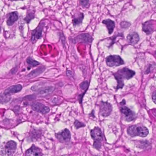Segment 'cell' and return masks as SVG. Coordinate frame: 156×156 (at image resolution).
<instances>
[{"label":"cell","instance_id":"5bb4252c","mask_svg":"<svg viewBox=\"0 0 156 156\" xmlns=\"http://www.w3.org/2000/svg\"><path fill=\"white\" fill-rule=\"evenodd\" d=\"M22 89V86L20 84L11 86L5 90L4 94L9 95L10 94H15L20 92Z\"/></svg>","mask_w":156,"mask_h":156},{"label":"cell","instance_id":"8992f818","mask_svg":"<svg viewBox=\"0 0 156 156\" xmlns=\"http://www.w3.org/2000/svg\"><path fill=\"white\" fill-rule=\"evenodd\" d=\"M57 139L62 143H67L71 139V134L68 129H65L62 131L56 134Z\"/></svg>","mask_w":156,"mask_h":156},{"label":"cell","instance_id":"4fadbf2b","mask_svg":"<svg viewBox=\"0 0 156 156\" xmlns=\"http://www.w3.org/2000/svg\"><path fill=\"white\" fill-rule=\"evenodd\" d=\"M102 23L106 25L109 35H111L113 32L114 29L115 27V23L114 22L110 19H107L104 20L102 21Z\"/></svg>","mask_w":156,"mask_h":156},{"label":"cell","instance_id":"2e32d148","mask_svg":"<svg viewBox=\"0 0 156 156\" xmlns=\"http://www.w3.org/2000/svg\"><path fill=\"white\" fill-rule=\"evenodd\" d=\"M18 15L17 12H12L10 14L8 19L7 21V24L8 25H12L18 19Z\"/></svg>","mask_w":156,"mask_h":156},{"label":"cell","instance_id":"6da1fadb","mask_svg":"<svg viewBox=\"0 0 156 156\" xmlns=\"http://www.w3.org/2000/svg\"><path fill=\"white\" fill-rule=\"evenodd\" d=\"M135 73L134 71L126 68H124L122 69L117 71L116 73H115V78L116 79L117 81V89L119 88H122L124 86L123 80L124 79H129L131 78L134 75Z\"/></svg>","mask_w":156,"mask_h":156},{"label":"cell","instance_id":"ba28073f","mask_svg":"<svg viewBox=\"0 0 156 156\" xmlns=\"http://www.w3.org/2000/svg\"><path fill=\"white\" fill-rule=\"evenodd\" d=\"M31 107L34 111L40 113L42 114H46L50 111V108L44 105L39 102H35L31 105Z\"/></svg>","mask_w":156,"mask_h":156},{"label":"cell","instance_id":"9c48e42d","mask_svg":"<svg viewBox=\"0 0 156 156\" xmlns=\"http://www.w3.org/2000/svg\"><path fill=\"white\" fill-rule=\"evenodd\" d=\"M93 38L92 37L87 34H83L77 36L73 39V43L76 42H82L85 44H89L92 43Z\"/></svg>","mask_w":156,"mask_h":156},{"label":"cell","instance_id":"d6986e66","mask_svg":"<svg viewBox=\"0 0 156 156\" xmlns=\"http://www.w3.org/2000/svg\"><path fill=\"white\" fill-rule=\"evenodd\" d=\"M54 88L51 86V87H47L43 90H41L39 94L41 96H46L51 94L54 91Z\"/></svg>","mask_w":156,"mask_h":156},{"label":"cell","instance_id":"8fae6325","mask_svg":"<svg viewBox=\"0 0 156 156\" xmlns=\"http://www.w3.org/2000/svg\"><path fill=\"white\" fill-rule=\"evenodd\" d=\"M43 155L40 148L33 145L30 149L26 152V156H41Z\"/></svg>","mask_w":156,"mask_h":156},{"label":"cell","instance_id":"44dd1931","mask_svg":"<svg viewBox=\"0 0 156 156\" xmlns=\"http://www.w3.org/2000/svg\"><path fill=\"white\" fill-rule=\"evenodd\" d=\"M27 62L31 65V66L34 67V66H37V65H38L39 64V63L37 62V61H35L34 59H32L31 57H29L28 58L27 60Z\"/></svg>","mask_w":156,"mask_h":156},{"label":"cell","instance_id":"277c9868","mask_svg":"<svg viewBox=\"0 0 156 156\" xmlns=\"http://www.w3.org/2000/svg\"><path fill=\"white\" fill-rule=\"evenodd\" d=\"M106 63L110 67H114L123 65L124 62L119 55H111L106 57Z\"/></svg>","mask_w":156,"mask_h":156},{"label":"cell","instance_id":"9a60e30c","mask_svg":"<svg viewBox=\"0 0 156 156\" xmlns=\"http://www.w3.org/2000/svg\"><path fill=\"white\" fill-rule=\"evenodd\" d=\"M127 41L132 45H135L138 43L139 40L138 35L137 33H132L129 34L127 37Z\"/></svg>","mask_w":156,"mask_h":156},{"label":"cell","instance_id":"603a6c76","mask_svg":"<svg viewBox=\"0 0 156 156\" xmlns=\"http://www.w3.org/2000/svg\"><path fill=\"white\" fill-rule=\"evenodd\" d=\"M89 86V83L88 81H84L80 84V88L82 90H87Z\"/></svg>","mask_w":156,"mask_h":156},{"label":"cell","instance_id":"ffe728a7","mask_svg":"<svg viewBox=\"0 0 156 156\" xmlns=\"http://www.w3.org/2000/svg\"><path fill=\"white\" fill-rule=\"evenodd\" d=\"M45 68H39L35 70L34 71H32L31 73L28 75L29 77H35V76H38L39 74L42 73L43 71H44Z\"/></svg>","mask_w":156,"mask_h":156},{"label":"cell","instance_id":"484cf974","mask_svg":"<svg viewBox=\"0 0 156 156\" xmlns=\"http://www.w3.org/2000/svg\"><path fill=\"white\" fill-rule=\"evenodd\" d=\"M130 23H128V22H122L121 24V27H122V28H127L130 26Z\"/></svg>","mask_w":156,"mask_h":156},{"label":"cell","instance_id":"5b68a950","mask_svg":"<svg viewBox=\"0 0 156 156\" xmlns=\"http://www.w3.org/2000/svg\"><path fill=\"white\" fill-rule=\"evenodd\" d=\"M112 107L111 104L108 102H101L99 108V114L103 117H107L111 115Z\"/></svg>","mask_w":156,"mask_h":156},{"label":"cell","instance_id":"cb8c5ba5","mask_svg":"<svg viewBox=\"0 0 156 156\" xmlns=\"http://www.w3.org/2000/svg\"><path fill=\"white\" fill-rule=\"evenodd\" d=\"M74 126H75L77 129H79L81 127H84L85 126V124L79 121L76 120L74 123Z\"/></svg>","mask_w":156,"mask_h":156},{"label":"cell","instance_id":"30bf717a","mask_svg":"<svg viewBox=\"0 0 156 156\" xmlns=\"http://www.w3.org/2000/svg\"><path fill=\"white\" fill-rule=\"evenodd\" d=\"M44 25V24H41V25H39L36 29L33 31L31 39L33 43H34L37 39L41 38Z\"/></svg>","mask_w":156,"mask_h":156},{"label":"cell","instance_id":"f546056e","mask_svg":"<svg viewBox=\"0 0 156 156\" xmlns=\"http://www.w3.org/2000/svg\"><path fill=\"white\" fill-rule=\"evenodd\" d=\"M155 4H156V0H155Z\"/></svg>","mask_w":156,"mask_h":156},{"label":"cell","instance_id":"d4e9b609","mask_svg":"<svg viewBox=\"0 0 156 156\" xmlns=\"http://www.w3.org/2000/svg\"><path fill=\"white\" fill-rule=\"evenodd\" d=\"M80 2L82 7L86 8L89 5V0H80Z\"/></svg>","mask_w":156,"mask_h":156},{"label":"cell","instance_id":"83f0119b","mask_svg":"<svg viewBox=\"0 0 156 156\" xmlns=\"http://www.w3.org/2000/svg\"><path fill=\"white\" fill-rule=\"evenodd\" d=\"M152 98L153 102L156 104V91H155V92L153 93V95H152Z\"/></svg>","mask_w":156,"mask_h":156},{"label":"cell","instance_id":"7402d4cb","mask_svg":"<svg viewBox=\"0 0 156 156\" xmlns=\"http://www.w3.org/2000/svg\"><path fill=\"white\" fill-rule=\"evenodd\" d=\"M10 98L8 96V95L4 94V95L0 96V103H5L8 102Z\"/></svg>","mask_w":156,"mask_h":156},{"label":"cell","instance_id":"52a82bcc","mask_svg":"<svg viewBox=\"0 0 156 156\" xmlns=\"http://www.w3.org/2000/svg\"><path fill=\"white\" fill-rule=\"evenodd\" d=\"M17 149V144L13 141H8L4 147V155L7 156L13 155Z\"/></svg>","mask_w":156,"mask_h":156},{"label":"cell","instance_id":"4316f807","mask_svg":"<svg viewBox=\"0 0 156 156\" xmlns=\"http://www.w3.org/2000/svg\"><path fill=\"white\" fill-rule=\"evenodd\" d=\"M34 18V14H29V15H28L27 17L26 18L25 20H26V21L28 23H29V22L30 21V20H32V19Z\"/></svg>","mask_w":156,"mask_h":156},{"label":"cell","instance_id":"7a4b0ae2","mask_svg":"<svg viewBox=\"0 0 156 156\" xmlns=\"http://www.w3.org/2000/svg\"><path fill=\"white\" fill-rule=\"evenodd\" d=\"M91 137L94 140L93 147L97 150L101 148L102 141L103 139V135L101 129L98 127H95L90 132Z\"/></svg>","mask_w":156,"mask_h":156},{"label":"cell","instance_id":"7c38bea8","mask_svg":"<svg viewBox=\"0 0 156 156\" xmlns=\"http://www.w3.org/2000/svg\"><path fill=\"white\" fill-rule=\"evenodd\" d=\"M121 111L122 113L125 116V119L127 121H131L134 118V114L132 111L126 107L121 108Z\"/></svg>","mask_w":156,"mask_h":156},{"label":"cell","instance_id":"3957f363","mask_svg":"<svg viewBox=\"0 0 156 156\" xmlns=\"http://www.w3.org/2000/svg\"><path fill=\"white\" fill-rule=\"evenodd\" d=\"M127 133L131 137L139 136L141 137H146L148 134V130L144 126L138 125H132L130 126L127 129Z\"/></svg>","mask_w":156,"mask_h":156},{"label":"cell","instance_id":"f1b7e54d","mask_svg":"<svg viewBox=\"0 0 156 156\" xmlns=\"http://www.w3.org/2000/svg\"><path fill=\"white\" fill-rule=\"evenodd\" d=\"M11 1H18V0H11Z\"/></svg>","mask_w":156,"mask_h":156},{"label":"cell","instance_id":"e0dca14e","mask_svg":"<svg viewBox=\"0 0 156 156\" xmlns=\"http://www.w3.org/2000/svg\"><path fill=\"white\" fill-rule=\"evenodd\" d=\"M84 17V14L83 13H80L78 17L73 18V26H76L79 25H80L82 23Z\"/></svg>","mask_w":156,"mask_h":156},{"label":"cell","instance_id":"ac0fdd59","mask_svg":"<svg viewBox=\"0 0 156 156\" xmlns=\"http://www.w3.org/2000/svg\"><path fill=\"white\" fill-rule=\"evenodd\" d=\"M143 30L147 34H150L153 31V26L149 22L145 23L143 25Z\"/></svg>","mask_w":156,"mask_h":156}]
</instances>
